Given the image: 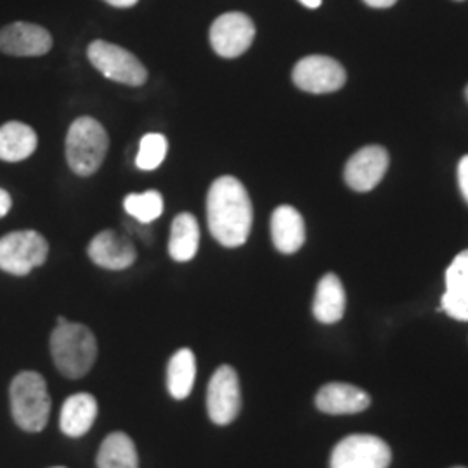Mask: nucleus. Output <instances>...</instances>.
<instances>
[{
  "label": "nucleus",
  "mask_w": 468,
  "mask_h": 468,
  "mask_svg": "<svg viewBox=\"0 0 468 468\" xmlns=\"http://www.w3.org/2000/svg\"><path fill=\"white\" fill-rule=\"evenodd\" d=\"M207 220L212 236L222 247L236 249L247 243L253 224L250 197L236 177L224 176L207 197Z\"/></svg>",
  "instance_id": "f257e3e1"
},
{
  "label": "nucleus",
  "mask_w": 468,
  "mask_h": 468,
  "mask_svg": "<svg viewBox=\"0 0 468 468\" xmlns=\"http://www.w3.org/2000/svg\"><path fill=\"white\" fill-rule=\"evenodd\" d=\"M50 354L56 368L67 378H82L98 357V342L94 334L80 323H69L59 316L58 326L50 335Z\"/></svg>",
  "instance_id": "f03ea898"
},
{
  "label": "nucleus",
  "mask_w": 468,
  "mask_h": 468,
  "mask_svg": "<svg viewBox=\"0 0 468 468\" xmlns=\"http://www.w3.org/2000/svg\"><path fill=\"white\" fill-rule=\"evenodd\" d=\"M9 396L17 427L27 432H42L50 415V396L44 377L37 371H21L11 384Z\"/></svg>",
  "instance_id": "7ed1b4c3"
},
{
  "label": "nucleus",
  "mask_w": 468,
  "mask_h": 468,
  "mask_svg": "<svg viewBox=\"0 0 468 468\" xmlns=\"http://www.w3.org/2000/svg\"><path fill=\"white\" fill-rule=\"evenodd\" d=\"M108 146V133L96 118H77L67 135L68 165L77 176L89 177L100 170Z\"/></svg>",
  "instance_id": "20e7f679"
},
{
  "label": "nucleus",
  "mask_w": 468,
  "mask_h": 468,
  "mask_svg": "<svg viewBox=\"0 0 468 468\" xmlns=\"http://www.w3.org/2000/svg\"><path fill=\"white\" fill-rule=\"evenodd\" d=\"M49 255V243L37 231H15L0 238V269L13 276H27L40 268Z\"/></svg>",
  "instance_id": "39448f33"
},
{
  "label": "nucleus",
  "mask_w": 468,
  "mask_h": 468,
  "mask_svg": "<svg viewBox=\"0 0 468 468\" xmlns=\"http://www.w3.org/2000/svg\"><path fill=\"white\" fill-rule=\"evenodd\" d=\"M87 58L92 63V67L101 71L106 79L118 84L139 87L146 84L148 80V69L144 65L133 52L120 48L117 44L106 40H94L87 49Z\"/></svg>",
  "instance_id": "423d86ee"
},
{
  "label": "nucleus",
  "mask_w": 468,
  "mask_h": 468,
  "mask_svg": "<svg viewBox=\"0 0 468 468\" xmlns=\"http://www.w3.org/2000/svg\"><path fill=\"white\" fill-rule=\"evenodd\" d=\"M392 460L390 448L380 437L367 434L342 439L332 452V468H388Z\"/></svg>",
  "instance_id": "0eeeda50"
},
{
  "label": "nucleus",
  "mask_w": 468,
  "mask_h": 468,
  "mask_svg": "<svg viewBox=\"0 0 468 468\" xmlns=\"http://www.w3.org/2000/svg\"><path fill=\"white\" fill-rule=\"evenodd\" d=\"M293 84L311 94H330L344 87L347 73L328 56H307L293 68Z\"/></svg>",
  "instance_id": "6e6552de"
},
{
  "label": "nucleus",
  "mask_w": 468,
  "mask_h": 468,
  "mask_svg": "<svg viewBox=\"0 0 468 468\" xmlns=\"http://www.w3.org/2000/svg\"><path fill=\"white\" fill-rule=\"evenodd\" d=\"M207 410L216 425H229L239 415L241 390L233 367H220L212 375L207 390Z\"/></svg>",
  "instance_id": "1a4fd4ad"
},
{
  "label": "nucleus",
  "mask_w": 468,
  "mask_h": 468,
  "mask_svg": "<svg viewBox=\"0 0 468 468\" xmlns=\"http://www.w3.org/2000/svg\"><path fill=\"white\" fill-rule=\"evenodd\" d=\"M255 25L243 13H226L210 27V44L220 58L233 59L250 49Z\"/></svg>",
  "instance_id": "9d476101"
},
{
  "label": "nucleus",
  "mask_w": 468,
  "mask_h": 468,
  "mask_svg": "<svg viewBox=\"0 0 468 468\" xmlns=\"http://www.w3.org/2000/svg\"><path fill=\"white\" fill-rule=\"evenodd\" d=\"M52 49L49 32L34 23L16 21L0 30V52L16 58H37Z\"/></svg>",
  "instance_id": "9b49d317"
},
{
  "label": "nucleus",
  "mask_w": 468,
  "mask_h": 468,
  "mask_svg": "<svg viewBox=\"0 0 468 468\" xmlns=\"http://www.w3.org/2000/svg\"><path fill=\"white\" fill-rule=\"evenodd\" d=\"M387 168L388 153L382 146H365L352 154L344 170V177L351 189L367 193L384 179Z\"/></svg>",
  "instance_id": "f8f14e48"
},
{
  "label": "nucleus",
  "mask_w": 468,
  "mask_h": 468,
  "mask_svg": "<svg viewBox=\"0 0 468 468\" xmlns=\"http://www.w3.org/2000/svg\"><path fill=\"white\" fill-rule=\"evenodd\" d=\"M87 253L96 266L110 271L131 268L137 259L134 243L127 236L115 233L112 229L101 231L89 243Z\"/></svg>",
  "instance_id": "ddd939ff"
},
{
  "label": "nucleus",
  "mask_w": 468,
  "mask_h": 468,
  "mask_svg": "<svg viewBox=\"0 0 468 468\" xmlns=\"http://www.w3.org/2000/svg\"><path fill=\"white\" fill-rule=\"evenodd\" d=\"M368 394L351 384H326L321 387L316 396L319 411L328 415H354L361 413L369 406Z\"/></svg>",
  "instance_id": "4468645a"
},
{
  "label": "nucleus",
  "mask_w": 468,
  "mask_h": 468,
  "mask_svg": "<svg viewBox=\"0 0 468 468\" xmlns=\"http://www.w3.org/2000/svg\"><path fill=\"white\" fill-rule=\"evenodd\" d=\"M442 309L458 321H468V250L454 257L446 271V293Z\"/></svg>",
  "instance_id": "2eb2a0df"
},
{
  "label": "nucleus",
  "mask_w": 468,
  "mask_h": 468,
  "mask_svg": "<svg viewBox=\"0 0 468 468\" xmlns=\"http://www.w3.org/2000/svg\"><path fill=\"white\" fill-rule=\"evenodd\" d=\"M272 243L282 253H295L305 241V224L301 212L290 205H282L271 218Z\"/></svg>",
  "instance_id": "dca6fc26"
},
{
  "label": "nucleus",
  "mask_w": 468,
  "mask_h": 468,
  "mask_svg": "<svg viewBox=\"0 0 468 468\" xmlns=\"http://www.w3.org/2000/svg\"><path fill=\"white\" fill-rule=\"evenodd\" d=\"M98 417V401L90 394H73L69 396L59 415V427L68 437H82L90 431L94 420Z\"/></svg>",
  "instance_id": "f3484780"
},
{
  "label": "nucleus",
  "mask_w": 468,
  "mask_h": 468,
  "mask_svg": "<svg viewBox=\"0 0 468 468\" xmlns=\"http://www.w3.org/2000/svg\"><path fill=\"white\" fill-rule=\"evenodd\" d=\"M313 313H314V318L324 324H334L344 318L346 290L334 272H328L321 278L316 288V295H314Z\"/></svg>",
  "instance_id": "a211bd4d"
},
{
  "label": "nucleus",
  "mask_w": 468,
  "mask_h": 468,
  "mask_svg": "<svg viewBox=\"0 0 468 468\" xmlns=\"http://www.w3.org/2000/svg\"><path fill=\"white\" fill-rule=\"evenodd\" d=\"M200 247V226L193 214H179L170 228L168 253L176 262H189Z\"/></svg>",
  "instance_id": "6ab92c4d"
},
{
  "label": "nucleus",
  "mask_w": 468,
  "mask_h": 468,
  "mask_svg": "<svg viewBox=\"0 0 468 468\" xmlns=\"http://www.w3.org/2000/svg\"><path fill=\"white\" fill-rule=\"evenodd\" d=\"M37 134L34 129L21 122H7L0 127V160L21 162L37 150Z\"/></svg>",
  "instance_id": "aec40b11"
},
{
  "label": "nucleus",
  "mask_w": 468,
  "mask_h": 468,
  "mask_svg": "<svg viewBox=\"0 0 468 468\" xmlns=\"http://www.w3.org/2000/svg\"><path fill=\"white\" fill-rule=\"evenodd\" d=\"M197 378V357L191 349H179L176 352L167 368V387L170 396L177 401L186 399Z\"/></svg>",
  "instance_id": "412c9836"
},
{
  "label": "nucleus",
  "mask_w": 468,
  "mask_h": 468,
  "mask_svg": "<svg viewBox=\"0 0 468 468\" xmlns=\"http://www.w3.org/2000/svg\"><path fill=\"white\" fill-rule=\"evenodd\" d=\"M98 468H139L134 441L123 432L110 434L101 444Z\"/></svg>",
  "instance_id": "4be33fe9"
},
{
  "label": "nucleus",
  "mask_w": 468,
  "mask_h": 468,
  "mask_svg": "<svg viewBox=\"0 0 468 468\" xmlns=\"http://www.w3.org/2000/svg\"><path fill=\"white\" fill-rule=\"evenodd\" d=\"M123 207L127 214L133 216L137 222L150 224L164 214V197L158 191L151 189L146 193L129 195L123 200Z\"/></svg>",
  "instance_id": "5701e85b"
},
{
  "label": "nucleus",
  "mask_w": 468,
  "mask_h": 468,
  "mask_svg": "<svg viewBox=\"0 0 468 468\" xmlns=\"http://www.w3.org/2000/svg\"><path fill=\"white\" fill-rule=\"evenodd\" d=\"M167 137L162 134H146L141 139L135 165L139 170H154L160 167L167 156Z\"/></svg>",
  "instance_id": "b1692460"
},
{
  "label": "nucleus",
  "mask_w": 468,
  "mask_h": 468,
  "mask_svg": "<svg viewBox=\"0 0 468 468\" xmlns=\"http://www.w3.org/2000/svg\"><path fill=\"white\" fill-rule=\"evenodd\" d=\"M458 185H460V191H462L463 198L468 203V154L460 160V165H458Z\"/></svg>",
  "instance_id": "393cba45"
},
{
  "label": "nucleus",
  "mask_w": 468,
  "mask_h": 468,
  "mask_svg": "<svg viewBox=\"0 0 468 468\" xmlns=\"http://www.w3.org/2000/svg\"><path fill=\"white\" fill-rule=\"evenodd\" d=\"M13 207V200H11V195L0 187V218H5L9 214Z\"/></svg>",
  "instance_id": "a878e982"
},
{
  "label": "nucleus",
  "mask_w": 468,
  "mask_h": 468,
  "mask_svg": "<svg viewBox=\"0 0 468 468\" xmlns=\"http://www.w3.org/2000/svg\"><path fill=\"white\" fill-rule=\"evenodd\" d=\"M363 2L375 9H387V7H392L398 0H363Z\"/></svg>",
  "instance_id": "bb28decb"
},
{
  "label": "nucleus",
  "mask_w": 468,
  "mask_h": 468,
  "mask_svg": "<svg viewBox=\"0 0 468 468\" xmlns=\"http://www.w3.org/2000/svg\"><path fill=\"white\" fill-rule=\"evenodd\" d=\"M106 4H110V5H113V7H122V9H125V7H133L135 5L139 0H104Z\"/></svg>",
  "instance_id": "cd10ccee"
},
{
  "label": "nucleus",
  "mask_w": 468,
  "mask_h": 468,
  "mask_svg": "<svg viewBox=\"0 0 468 468\" xmlns=\"http://www.w3.org/2000/svg\"><path fill=\"white\" fill-rule=\"evenodd\" d=\"M302 5H305L307 9H318L321 5V0H299Z\"/></svg>",
  "instance_id": "c85d7f7f"
},
{
  "label": "nucleus",
  "mask_w": 468,
  "mask_h": 468,
  "mask_svg": "<svg viewBox=\"0 0 468 468\" xmlns=\"http://www.w3.org/2000/svg\"><path fill=\"white\" fill-rule=\"evenodd\" d=\"M465 96H467V101H468V85H467V89H465Z\"/></svg>",
  "instance_id": "c756f323"
},
{
  "label": "nucleus",
  "mask_w": 468,
  "mask_h": 468,
  "mask_svg": "<svg viewBox=\"0 0 468 468\" xmlns=\"http://www.w3.org/2000/svg\"><path fill=\"white\" fill-rule=\"evenodd\" d=\"M54 468H65V467H54Z\"/></svg>",
  "instance_id": "7c9ffc66"
},
{
  "label": "nucleus",
  "mask_w": 468,
  "mask_h": 468,
  "mask_svg": "<svg viewBox=\"0 0 468 468\" xmlns=\"http://www.w3.org/2000/svg\"><path fill=\"white\" fill-rule=\"evenodd\" d=\"M456 468H463V467H456Z\"/></svg>",
  "instance_id": "2f4dec72"
}]
</instances>
